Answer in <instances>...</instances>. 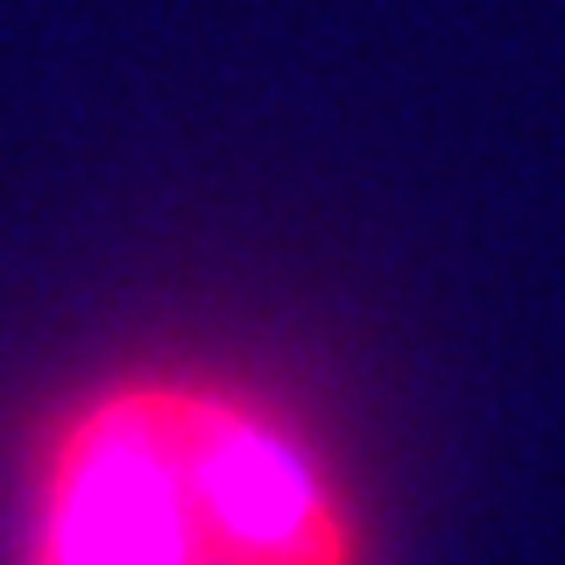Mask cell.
Masks as SVG:
<instances>
[{"instance_id":"7a4b0ae2","label":"cell","mask_w":565,"mask_h":565,"mask_svg":"<svg viewBox=\"0 0 565 565\" xmlns=\"http://www.w3.org/2000/svg\"><path fill=\"white\" fill-rule=\"evenodd\" d=\"M184 411L226 565H382L340 446L276 382L184 353Z\"/></svg>"},{"instance_id":"6da1fadb","label":"cell","mask_w":565,"mask_h":565,"mask_svg":"<svg viewBox=\"0 0 565 565\" xmlns=\"http://www.w3.org/2000/svg\"><path fill=\"white\" fill-rule=\"evenodd\" d=\"M8 565H226L191 446L184 353L71 382L14 467Z\"/></svg>"}]
</instances>
